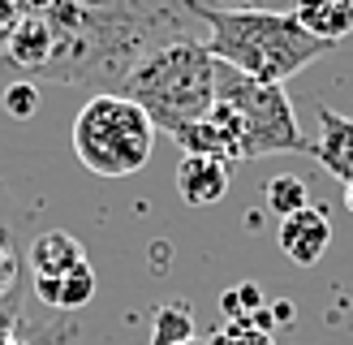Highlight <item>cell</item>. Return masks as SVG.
<instances>
[{
  "instance_id": "6da1fadb",
  "label": "cell",
  "mask_w": 353,
  "mask_h": 345,
  "mask_svg": "<svg viewBox=\"0 0 353 345\" xmlns=\"http://www.w3.org/2000/svg\"><path fill=\"white\" fill-rule=\"evenodd\" d=\"M57 34L39 82L117 91L125 74L181 39L207 43L203 9L216 0H26Z\"/></svg>"
},
{
  "instance_id": "7a4b0ae2",
  "label": "cell",
  "mask_w": 353,
  "mask_h": 345,
  "mask_svg": "<svg viewBox=\"0 0 353 345\" xmlns=\"http://www.w3.org/2000/svg\"><path fill=\"white\" fill-rule=\"evenodd\" d=\"M207 22V48L220 65L254 82H280L285 86L293 74L327 57L336 43H323L302 30L293 13L276 9H203Z\"/></svg>"
},
{
  "instance_id": "3957f363",
  "label": "cell",
  "mask_w": 353,
  "mask_h": 345,
  "mask_svg": "<svg viewBox=\"0 0 353 345\" xmlns=\"http://www.w3.org/2000/svg\"><path fill=\"white\" fill-rule=\"evenodd\" d=\"M216 78L220 61L211 57V48L203 39H181L138 61L117 86V95L134 99L155 130L176 134L216 103Z\"/></svg>"
},
{
  "instance_id": "277c9868",
  "label": "cell",
  "mask_w": 353,
  "mask_h": 345,
  "mask_svg": "<svg viewBox=\"0 0 353 345\" xmlns=\"http://www.w3.org/2000/svg\"><path fill=\"white\" fill-rule=\"evenodd\" d=\"M155 134L160 130L134 99L99 91L74 117V155L95 177H134L151 160Z\"/></svg>"
},
{
  "instance_id": "5b68a950",
  "label": "cell",
  "mask_w": 353,
  "mask_h": 345,
  "mask_svg": "<svg viewBox=\"0 0 353 345\" xmlns=\"http://www.w3.org/2000/svg\"><path fill=\"white\" fill-rule=\"evenodd\" d=\"M216 95L228 99L241 117V130H245V160H263V155H289V151H306L310 143L302 126H297V112H293V99L280 82H254L237 74V69L220 65V78H216Z\"/></svg>"
},
{
  "instance_id": "8992f818",
  "label": "cell",
  "mask_w": 353,
  "mask_h": 345,
  "mask_svg": "<svg viewBox=\"0 0 353 345\" xmlns=\"http://www.w3.org/2000/svg\"><path fill=\"white\" fill-rule=\"evenodd\" d=\"M176 147H181L185 155H211V160H224V164H237L245 160V130H241V117L228 99L216 95V103L199 117L190 121V126H181L172 134Z\"/></svg>"
},
{
  "instance_id": "52a82bcc",
  "label": "cell",
  "mask_w": 353,
  "mask_h": 345,
  "mask_svg": "<svg viewBox=\"0 0 353 345\" xmlns=\"http://www.w3.org/2000/svg\"><path fill=\"white\" fill-rule=\"evenodd\" d=\"M276 241H280V250H285L289 264L314 268V264L327 255V246H332V216H327V207L310 203V207H302L297 216L280 220Z\"/></svg>"
},
{
  "instance_id": "ba28073f",
  "label": "cell",
  "mask_w": 353,
  "mask_h": 345,
  "mask_svg": "<svg viewBox=\"0 0 353 345\" xmlns=\"http://www.w3.org/2000/svg\"><path fill=\"white\" fill-rule=\"evenodd\" d=\"M30 281L26 250H22V207H17L13 190L0 181V298Z\"/></svg>"
},
{
  "instance_id": "9c48e42d",
  "label": "cell",
  "mask_w": 353,
  "mask_h": 345,
  "mask_svg": "<svg viewBox=\"0 0 353 345\" xmlns=\"http://www.w3.org/2000/svg\"><path fill=\"white\" fill-rule=\"evenodd\" d=\"M310 155L319 160L345 190H353V117L336 108H319V138L310 143Z\"/></svg>"
},
{
  "instance_id": "30bf717a",
  "label": "cell",
  "mask_w": 353,
  "mask_h": 345,
  "mask_svg": "<svg viewBox=\"0 0 353 345\" xmlns=\"http://www.w3.org/2000/svg\"><path fill=\"white\" fill-rule=\"evenodd\" d=\"M233 164L211 160V155H181L176 164V195L190 207H216L228 195V181H233Z\"/></svg>"
},
{
  "instance_id": "8fae6325",
  "label": "cell",
  "mask_w": 353,
  "mask_h": 345,
  "mask_svg": "<svg viewBox=\"0 0 353 345\" xmlns=\"http://www.w3.org/2000/svg\"><path fill=\"white\" fill-rule=\"evenodd\" d=\"M95 289H99V281H95V268L86 264V259L78 268H69L65 276H57V281H39V276H30V298L39 302L43 310H65V315L82 310L86 302L95 298Z\"/></svg>"
},
{
  "instance_id": "7c38bea8",
  "label": "cell",
  "mask_w": 353,
  "mask_h": 345,
  "mask_svg": "<svg viewBox=\"0 0 353 345\" xmlns=\"http://www.w3.org/2000/svg\"><path fill=\"white\" fill-rule=\"evenodd\" d=\"M82 259H86L82 241L65 229H43L26 241V268H30V276H39V281H57L69 268H78Z\"/></svg>"
},
{
  "instance_id": "4fadbf2b",
  "label": "cell",
  "mask_w": 353,
  "mask_h": 345,
  "mask_svg": "<svg viewBox=\"0 0 353 345\" xmlns=\"http://www.w3.org/2000/svg\"><path fill=\"white\" fill-rule=\"evenodd\" d=\"M293 17L323 43H341L353 34V0H297Z\"/></svg>"
},
{
  "instance_id": "5bb4252c",
  "label": "cell",
  "mask_w": 353,
  "mask_h": 345,
  "mask_svg": "<svg viewBox=\"0 0 353 345\" xmlns=\"http://www.w3.org/2000/svg\"><path fill=\"white\" fill-rule=\"evenodd\" d=\"M39 310H30L22 337H17L13 345H74L78 341V319L74 315H65V310H48V315H39Z\"/></svg>"
},
{
  "instance_id": "9a60e30c",
  "label": "cell",
  "mask_w": 353,
  "mask_h": 345,
  "mask_svg": "<svg viewBox=\"0 0 353 345\" xmlns=\"http://www.w3.org/2000/svg\"><path fill=\"white\" fill-rule=\"evenodd\" d=\"M263 207H268L276 220H289V216L302 212V207H310V186L302 177H293V172H280V177H272L263 186Z\"/></svg>"
},
{
  "instance_id": "2e32d148",
  "label": "cell",
  "mask_w": 353,
  "mask_h": 345,
  "mask_svg": "<svg viewBox=\"0 0 353 345\" xmlns=\"http://www.w3.org/2000/svg\"><path fill=\"white\" fill-rule=\"evenodd\" d=\"M194 341V315H190V302H160L151 315V345H181Z\"/></svg>"
},
{
  "instance_id": "e0dca14e",
  "label": "cell",
  "mask_w": 353,
  "mask_h": 345,
  "mask_svg": "<svg viewBox=\"0 0 353 345\" xmlns=\"http://www.w3.org/2000/svg\"><path fill=\"white\" fill-rule=\"evenodd\" d=\"M30 310H34V298H30V281L22 289H13L0 298V345H13L17 337H22V328L30 319Z\"/></svg>"
},
{
  "instance_id": "ac0fdd59",
  "label": "cell",
  "mask_w": 353,
  "mask_h": 345,
  "mask_svg": "<svg viewBox=\"0 0 353 345\" xmlns=\"http://www.w3.org/2000/svg\"><path fill=\"white\" fill-rule=\"evenodd\" d=\"M0 108H5V117H13V121L39 117V82H30V78L9 82L5 95H0Z\"/></svg>"
},
{
  "instance_id": "d6986e66",
  "label": "cell",
  "mask_w": 353,
  "mask_h": 345,
  "mask_svg": "<svg viewBox=\"0 0 353 345\" xmlns=\"http://www.w3.org/2000/svg\"><path fill=\"white\" fill-rule=\"evenodd\" d=\"M207 345H276V337L263 333L254 319H224L216 333L207 337Z\"/></svg>"
},
{
  "instance_id": "ffe728a7",
  "label": "cell",
  "mask_w": 353,
  "mask_h": 345,
  "mask_svg": "<svg viewBox=\"0 0 353 345\" xmlns=\"http://www.w3.org/2000/svg\"><path fill=\"white\" fill-rule=\"evenodd\" d=\"M220 310H224V319H250L254 310H263V289L254 281H241L233 289H224L220 293Z\"/></svg>"
},
{
  "instance_id": "44dd1931",
  "label": "cell",
  "mask_w": 353,
  "mask_h": 345,
  "mask_svg": "<svg viewBox=\"0 0 353 345\" xmlns=\"http://www.w3.org/2000/svg\"><path fill=\"white\" fill-rule=\"evenodd\" d=\"M26 0H0V57H5V43H9V34L22 26V17H26Z\"/></svg>"
},
{
  "instance_id": "7402d4cb",
  "label": "cell",
  "mask_w": 353,
  "mask_h": 345,
  "mask_svg": "<svg viewBox=\"0 0 353 345\" xmlns=\"http://www.w3.org/2000/svg\"><path fill=\"white\" fill-rule=\"evenodd\" d=\"M216 9H254V0H216Z\"/></svg>"
},
{
  "instance_id": "603a6c76",
  "label": "cell",
  "mask_w": 353,
  "mask_h": 345,
  "mask_svg": "<svg viewBox=\"0 0 353 345\" xmlns=\"http://www.w3.org/2000/svg\"><path fill=\"white\" fill-rule=\"evenodd\" d=\"M181 345H207V341H199V337H194V341H181Z\"/></svg>"
}]
</instances>
